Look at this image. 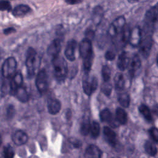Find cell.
<instances>
[{"mask_svg":"<svg viewBox=\"0 0 158 158\" xmlns=\"http://www.w3.org/2000/svg\"><path fill=\"white\" fill-rule=\"evenodd\" d=\"M79 52L83 60L85 73H88L92 66L94 56L91 41L86 38L82 40L79 45Z\"/></svg>","mask_w":158,"mask_h":158,"instance_id":"obj_1","label":"cell"},{"mask_svg":"<svg viewBox=\"0 0 158 158\" xmlns=\"http://www.w3.org/2000/svg\"><path fill=\"white\" fill-rule=\"evenodd\" d=\"M157 23H158V5L151 7L146 12L143 35H151Z\"/></svg>","mask_w":158,"mask_h":158,"instance_id":"obj_2","label":"cell"},{"mask_svg":"<svg viewBox=\"0 0 158 158\" xmlns=\"http://www.w3.org/2000/svg\"><path fill=\"white\" fill-rule=\"evenodd\" d=\"M52 65L54 74L56 80L59 81H64L68 73L67 64L64 59L59 56L52 58Z\"/></svg>","mask_w":158,"mask_h":158,"instance_id":"obj_3","label":"cell"},{"mask_svg":"<svg viewBox=\"0 0 158 158\" xmlns=\"http://www.w3.org/2000/svg\"><path fill=\"white\" fill-rule=\"evenodd\" d=\"M17 63L15 59L13 57H10L7 58L2 65L1 69V72L2 76L7 79H10L17 72Z\"/></svg>","mask_w":158,"mask_h":158,"instance_id":"obj_4","label":"cell"},{"mask_svg":"<svg viewBox=\"0 0 158 158\" xmlns=\"http://www.w3.org/2000/svg\"><path fill=\"white\" fill-rule=\"evenodd\" d=\"M37 54L35 49L32 48H30L27 52L25 65L28 75L32 77L35 73L36 67Z\"/></svg>","mask_w":158,"mask_h":158,"instance_id":"obj_5","label":"cell"},{"mask_svg":"<svg viewBox=\"0 0 158 158\" xmlns=\"http://www.w3.org/2000/svg\"><path fill=\"white\" fill-rule=\"evenodd\" d=\"M125 25V19L123 16H120L115 19L109 27L108 34L109 36L112 38H115L122 32Z\"/></svg>","mask_w":158,"mask_h":158,"instance_id":"obj_6","label":"cell"},{"mask_svg":"<svg viewBox=\"0 0 158 158\" xmlns=\"http://www.w3.org/2000/svg\"><path fill=\"white\" fill-rule=\"evenodd\" d=\"M38 91L41 94H44L48 89V77L45 70H41L37 74L35 81Z\"/></svg>","mask_w":158,"mask_h":158,"instance_id":"obj_7","label":"cell"},{"mask_svg":"<svg viewBox=\"0 0 158 158\" xmlns=\"http://www.w3.org/2000/svg\"><path fill=\"white\" fill-rule=\"evenodd\" d=\"M82 86L85 93L90 96L97 88L98 80L96 77L94 76L89 77L88 73H85L83 78Z\"/></svg>","mask_w":158,"mask_h":158,"instance_id":"obj_8","label":"cell"},{"mask_svg":"<svg viewBox=\"0 0 158 158\" xmlns=\"http://www.w3.org/2000/svg\"><path fill=\"white\" fill-rule=\"evenodd\" d=\"M144 36L142 38L141 41L139 45V50L141 56L147 58L149 54L152 49L153 44V40L151 35H143Z\"/></svg>","mask_w":158,"mask_h":158,"instance_id":"obj_9","label":"cell"},{"mask_svg":"<svg viewBox=\"0 0 158 158\" xmlns=\"http://www.w3.org/2000/svg\"><path fill=\"white\" fill-rule=\"evenodd\" d=\"M143 38V32L141 29L136 26L131 29L130 35L128 43L133 47L139 46Z\"/></svg>","mask_w":158,"mask_h":158,"instance_id":"obj_10","label":"cell"},{"mask_svg":"<svg viewBox=\"0 0 158 158\" xmlns=\"http://www.w3.org/2000/svg\"><path fill=\"white\" fill-rule=\"evenodd\" d=\"M77 43L75 40H70L66 46L65 49V56L70 61H73L75 59V50L77 48Z\"/></svg>","mask_w":158,"mask_h":158,"instance_id":"obj_11","label":"cell"},{"mask_svg":"<svg viewBox=\"0 0 158 158\" xmlns=\"http://www.w3.org/2000/svg\"><path fill=\"white\" fill-rule=\"evenodd\" d=\"M141 60L138 54H134L131 59L130 60L128 69L129 73L131 77H133L136 75V72L141 67Z\"/></svg>","mask_w":158,"mask_h":158,"instance_id":"obj_12","label":"cell"},{"mask_svg":"<svg viewBox=\"0 0 158 158\" xmlns=\"http://www.w3.org/2000/svg\"><path fill=\"white\" fill-rule=\"evenodd\" d=\"M60 50H61L60 40L59 39H55L49 45L47 49V53L49 56L54 58L59 56Z\"/></svg>","mask_w":158,"mask_h":158,"instance_id":"obj_13","label":"cell"},{"mask_svg":"<svg viewBox=\"0 0 158 158\" xmlns=\"http://www.w3.org/2000/svg\"><path fill=\"white\" fill-rule=\"evenodd\" d=\"M28 139V135L22 130H17L12 136V140L15 144L22 146L25 144Z\"/></svg>","mask_w":158,"mask_h":158,"instance_id":"obj_14","label":"cell"},{"mask_svg":"<svg viewBox=\"0 0 158 158\" xmlns=\"http://www.w3.org/2000/svg\"><path fill=\"white\" fill-rule=\"evenodd\" d=\"M23 83V76L20 72H16L15 74L10 78V92L13 94L14 91L19 87L22 86Z\"/></svg>","mask_w":158,"mask_h":158,"instance_id":"obj_15","label":"cell"},{"mask_svg":"<svg viewBox=\"0 0 158 158\" xmlns=\"http://www.w3.org/2000/svg\"><path fill=\"white\" fill-rule=\"evenodd\" d=\"M130 58L127 52L123 51L122 52L117 59V65L118 69L121 71L125 70L128 67L129 63H130Z\"/></svg>","mask_w":158,"mask_h":158,"instance_id":"obj_16","label":"cell"},{"mask_svg":"<svg viewBox=\"0 0 158 158\" xmlns=\"http://www.w3.org/2000/svg\"><path fill=\"white\" fill-rule=\"evenodd\" d=\"M102 151L95 145H89L85 149V157L86 158H101Z\"/></svg>","mask_w":158,"mask_h":158,"instance_id":"obj_17","label":"cell"},{"mask_svg":"<svg viewBox=\"0 0 158 158\" xmlns=\"http://www.w3.org/2000/svg\"><path fill=\"white\" fill-rule=\"evenodd\" d=\"M47 107L48 112L52 115H55L59 112L61 108V104L58 99L51 98L48 100Z\"/></svg>","mask_w":158,"mask_h":158,"instance_id":"obj_18","label":"cell"},{"mask_svg":"<svg viewBox=\"0 0 158 158\" xmlns=\"http://www.w3.org/2000/svg\"><path fill=\"white\" fill-rule=\"evenodd\" d=\"M103 133L107 143L112 146H115L117 142V136L115 133L108 127H104Z\"/></svg>","mask_w":158,"mask_h":158,"instance_id":"obj_19","label":"cell"},{"mask_svg":"<svg viewBox=\"0 0 158 158\" xmlns=\"http://www.w3.org/2000/svg\"><path fill=\"white\" fill-rule=\"evenodd\" d=\"M30 7L25 4H20L17 6H16L13 11H12V14L15 17H22L27 14H28L30 11Z\"/></svg>","mask_w":158,"mask_h":158,"instance_id":"obj_20","label":"cell"},{"mask_svg":"<svg viewBox=\"0 0 158 158\" xmlns=\"http://www.w3.org/2000/svg\"><path fill=\"white\" fill-rule=\"evenodd\" d=\"M13 94L14 96H16V98L20 101L21 102H27L28 101L29 99V96L28 94L27 91H26L25 88L24 87H23L22 86L18 88L13 93Z\"/></svg>","mask_w":158,"mask_h":158,"instance_id":"obj_21","label":"cell"},{"mask_svg":"<svg viewBox=\"0 0 158 158\" xmlns=\"http://www.w3.org/2000/svg\"><path fill=\"white\" fill-rule=\"evenodd\" d=\"M114 80L115 87L117 90H122L124 88L125 81L124 76L122 73H117L114 77Z\"/></svg>","mask_w":158,"mask_h":158,"instance_id":"obj_22","label":"cell"},{"mask_svg":"<svg viewBox=\"0 0 158 158\" xmlns=\"http://www.w3.org/2000/svg\"><path fill=\"white\" fill-rule=\"evenodd\" d=\"M115 117L117 121L122 124L124 125L127 122V114L124 109L118 107L115 110Z\"/></svg>","mask_w":158,"mask_h":158,"instance_id":"obj_23","label":"cell"},{"mask_svg":"<svg viewBox=\"0 0 158 158\" xmlns=\"http://www.w3.org/2000/svg\"><path fill=\"white\" fill-rule=\"evenodd\" d=\"M144 149L146 152L151 156H154L156 155L157 150L156 146L151 141H146L144 144Z\"/></svg>","mask_w":158,"mask_h":158,"instance_id":"obj_24","label":"cell"},{"mask_svg":"<svg viewBox=\"0 0 158 158\" xmlns=\"http://www.w3.org/2000/svg\"><path fill=\"white\" fill-rule=\"evenodd\" d=\"M118 101L122 106L128 107L130 103V96L127 93H122L118 96Z\"/></svg>","mask_w":158,"mask_h":158,"instance_id":"obj_25","label":"cell"},{"mask_svg":"<svg viewBox=\"0 0 158 158\" xmlns=\"http://www.w3.org/2000/svg\"><path fill=\"white\" fill-rule=\"evenodd\" d=\"M131 29L129 26L125 25L123 29L122 30L121 33V41L123 44H126L128 43L130 35Z\"/></svg>","mask_w":158,"mask_h":158,"instance_id":"obj_26","label":"cell"},{"mask_svg":"<svg viewBox=\"0 0 158 158\" xmlns=\"http://www.w3.org/2000/svg\"><path fill=\"white\" fill-rule=\"evenodd\" d=\"M139 111L140 113L144 116V117L148 121L152 120V115L150 109L149 107L144 105V104H141L139 107Z\"/></svg>","mask_w":158,"mask_h":158,"instance_id":"obj_27","label":"cell"},{"mask_svg":"<svg viewBox=\"0 0 158 158\" xmlns=\"http://www.w3.org/2000/svg\"><path fill=\"white\" fill-rule=\"evenodd\" d=\"M91 123L88 118H84L81 123L80 131L83 135H87L90 131Z\"/></svg>","mask_w":158,"mask_h":158,"instance_id":"obj_28","label":"cell"},{"mask_svg":"<svg viewBox=\"0 0 158 158\" xmlns=\"http://www.w3.org/2000/svg\"><path fill=\"white\" fill-rule=\"evenodd\" d=\"M99 116H100L101 120L105 122H110L112 121V114L110 111L107 109H105L102 110L100 112Z\"/></svg>","mask_w":158,"mask_h":158,"instance_id":"obj_29","label":"cell"},{"mask_svg":"<svg viewBox=\"0 0 158 158\" xmlns=\"http://www.w3.org/2000/svg\"><path fill=\"white\" fill-rule=\"evenodd\" d=\"M89 132L93 138H97L99 136L100 133V127L97 122L93 121L91 123Z\"/></svg>","mask_w":158,"mask_h":158,"instance_id":"obj_30","label":"cell"},{"mask_svg":"<svg viewBox=\"0 0 158 158\" xmlns=\"http://www.w3.org/2000/svg\"><path fill=\"white\" fill-rule=\"evenodd\" d=\"M101 74L104 81H109L111 76V70L108 65H105L102 67Z\"/></svg>","mask_w":158,"mask_h":158,"instance_id":"obj_31","label":"cell"},{"mask_svg":"<svg viewBox=\"0 0 158 158\" xmlns=\"http://www.w3.org/2000/svg\"><path fill=\"white\" fill-rule=\"evenodd\" d=\"M14 155H15V152L11 146L7 145L4 148V149H3L4 158H14Z\"/></svg>","mask_w":158,"mask_h":158,"instance_id":"obj_32","label":"cell"},{"mask_svg":"<svg viewBox=\"0 0 158 158\" xmlns=\"http://www.w3.org/2000/svg\"><path fill=\"white\" fill-rule=\"evenodd\" d=\"M101 91L106 95H110L112 91V85L109 83V81H104V83L101 86Z\"/></svg>","mask_w":158,"mask_h":158,"instance_id":"obj_33","label":"cell"},{"mask_svg":"<svg viewBox=\"0 0 158 158\" xmlns=\"http://www.w3.org/2000/svg\"><path fill=\"white\" fill-rule=\"evenodd\" d=\"M11 9L10 4L6 1H0V10L9 11Z\"/></svg>","mask_w":158,"mask_h":158,"instance_id":"obj_34","label":"cell"},{"mask_svg":"<svg viewBox=\"0 0 158 158\" xmlns=\"http://www.w3.org/2000/svg\"><path fill=\"white\" fill-rule=\"evenodd\" d=\"M149 132L152 139L156 142H158V129L156 127H152L149 130Z\"/></svg>","mask_w":158,"mask_h":158,"instance_id":"obj_35","label":"cell"},{"mask_svg":"<svg viewBox=\"0 0 158 158\" xmlns=\"http://www.w3.org/2000/svg\"><path fill=\"white\" fill-rule=\"evenodd\" d=\"M115 52L112 49H109L106 51L105 54V57L108 60H112L115 59Z\"/></svg>","mask_w":158,"mask_h":158,"instance_id":"obj_36","label":"cell"},{"mask_svg":"<svg viewBox=\"0 0 158 158\" xmlns=\"http://www.w3.org/2000/svg\"><path fill=\"white\" fill-rule=\"evenodd\" d=\"M94 32H93L91 30H88V31H86V38H88V39H89V40L91 41V40H92V39L93 38V37H94Z\"/></svg>","mask_w":158,"mask_h":158,"instance_id":"obj_37","label":"cell"},{"mask_svg":"<svg viewBox=\"0 0 158 158\" xmlns=\"http://www.w3.org/2000/svg\"><path fill=\"white\" fill-rule=\"evenodd\" d=\"M83 0H65V2L69 4H79L80 2H81Z\"/></svg>","mask_w":158,"mask_h":158,"instance_id":"obj_38","label":"cell"},{"mask_svg":"<svg viewBox=\"0 0 158 158\" xmlns=\"http://www.w3.org/2000/svg\"><path fill=\"white\" fill-rule=\"evenodd\" d=\"M14 31H15V30L14 28L9 27V28H6L4 30V33L6 34V35H9V34H10L12 33H14Z\"/></svg>","mask_w":158,"mask_h":158,"instance_id":"obj_39","label":"cell"},{"mask_svg":"<svg viewBox=\"0 0 158 158\" xmlns=\"http://www.w3.org/2000/svg\"><path fill=\"white\" fill-rule=\"evenodd\" d=\"M72 143H73V146H74L75 148H78L80 147V146H81V142H80V141H78V140H75V141H73Z\"/></svg>","mask_w":158,"mask_h":158,"instance_id":"obj_40","label":"cell"},{"mask_svg":"<svg viewBox=\"0 0 158 158\" xmlns=\"http://www.w3.org/2000/svg\"><path fill=\"white\" fill-rule=\"evenodd\" d=\"M152 112L157 115H158V104H156L152 107Z\"/></svg>","mask_w":158,"mask_h":158,"instance_id":"obj_41","label":"cell"},{"mask_svg":"<svg viewBox=\"0 0 158 158\" xmlns=\"http://www.w3.org/2000/svg\"><path fill=\"white\" fill-rule=\"evenodd\" d=\"M140 1V0H128V1L129 2H138V1Z\"/></svg>","mask_w":158,"mask_h":158,"instance_id":"obj_42","label":"cell"},{"mask_svg":"<svg viewBox=\"0 0 158 158\" xmlns=\"http://www.w3.org/2000/svg\"><path fill=\"white\" fill-rule=\"evenodd\" d=\"M2 143V138H1V134H0V146Z\"/></svg>","mask_w":158,"mask_h":158,"instance_id":"obj_43","label":"cell"},{"mask_svg":"<svg viewBox=\"0 0 158 158\" xmlns=\"http://www.w3.org/2000/svg\"><path fill=\"white\" fill-rule=\"evenodd\" d=\"M156 62H157V64L158 65V54L157 56V57H156Z\"/></svg>","mask_w":158,"mask_h":158,"instance_id":"obj_44","label":"cell"},{"mask_svg":"<svg viewBox=\"0 0 158 158\" xmlns=\"http://www.w3.org/2000/svg\"><path fill=\"white\" fill-rule=\"evenodd\" d=\"M112 158H118V157H112Z\"/></svg>","mask_w":158,"mask_h":158,"instance_id":"obj_45","label":"cell"}]
</instances>
